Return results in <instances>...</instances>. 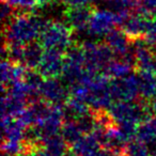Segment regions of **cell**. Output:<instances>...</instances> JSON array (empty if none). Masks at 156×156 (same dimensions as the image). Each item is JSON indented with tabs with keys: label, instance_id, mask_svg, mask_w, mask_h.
<instances>
[{
	"label": "cell",
	"instance_id": "1",
	"mask_svg": "<svg viewBox=\"0 0 156 156\" xmlns=\"http://www.w3.org/2000/svg\"><path fill=\"white\" fill-rule=\"evenodd\" d=\"M46 22L31 12H16L3 24V45L27 46L41 35Z\"/></svg>",
	"mask_w": 156,
	"mask_h": 156
},
{
	"label": "cell",
	"instance_id": "2",
	"mask_svg": "<svg viewBox=\"0 0 156 156\" xmlns=\"http://www.w3.org/2000/svg\"><path fill=\"white\" fill-rule=\"evenodd\" d=\"M39 43L45 49H55L59 51H67L73 44V30L67 24L57 20L46 22Z\"/></svg>",
	"mask_w": 156,
	"mask_h": 156
},
{
	"label": "cell",
	"instance_id": "3",
	"mask_svg": "<svg viewBox=\"0 0 156 156\" xmlns=\"http://www.w3.org/2000/svg\"><path fill=\"white\" fill-rule=\"evenodd\" d=\"M149 102L144 100L141 102H117L112 104L108 109V113L111 120L117 125L122 124H133L140 125L147 119L150 113Z\"/></svg>",
	"mask_w": 156,
	"mask_h": 156
},
{
	"label": "cell",
	"instance_id": "4",
	"mask_svg": "<svg viewBox=\"0 0 156 156\" xmlns=\"http://www.w3.org/2000/svg\"><path fill=\"white\" fill-rule=\"evenodd\" d=\"M88 87V105L92 112L107 111L111 106V81L106 74H96L83 83Z\"/></svg>",
	"mask_w": 156,
	"mask_h": 156
},
{
	"label": "cell",
	"instance_id": "5",
	"mask_svg": "<svg viewBox=\"0 0 156 156\" xmlns=\"http://www.w3.org/2000/svg\"><path fill=\"white\" fill-rule=\"evenodd\" d=\"M62 76L71 87L86 83L94 76L93 74L89 73L86 67L85 55L80 45H73L66 51Z\"/></svg>",
	"mask_w": 156,
	"mask_h": 156
},
{
	"label": "cell",
	"instance_id": "6",
	"mask_svg": "<svg viewBox=\"0 0 156 156\" xmlns=\"http://www.w3.org/2000/svg\"><path fill=\"white\" fill-rule=\"evenodd\" d=\"M88 72L96 75L100 71L105 69L108 63L112 60L113 52L106 43L87 41L81 44Z\"/></svg>",
	"mask_w": 156,
	"mask_h": 156
},
{
	"label": "cell",
	"instance_id": "7",
	"mask_svg": "<svg viewBox=\"0 0 156 156\" xmlns=\"http://www.w3.org/2000/svg\"><path fill=\"white\" fill-rule=\"evenodd\" d=\"M65 57L62 51L45 49L40 61L37 73L44 79H58L63 74Z\"/></svg>",
	"mask_w": 156,
	"mask_h": 156
},
{
	"label": "cell",
	"instance_id": "8",
	"mask_svg": "<svg viewBox=\"0 0 156 156\" xmlns=\"http://www.w3.org/2000/svg\"><path fill=\"white\" fill-rule=\"evenodd\" d=\"M113 98L119 102H134L140 94V83L138 75L129 74L125 77L111 81Z\"/></svg>",
	"mask_w": 156,
	"mask_h": 156
},
{
	"label": "cell",
	"instance_id": "9",
	"mask_svg": "<svg viewBox=\"0 0 156 156\" xmlns=\"http://www.w3.org/2000/svg\"><path fill=\"white\" fill-rule=\"evenodd\" d=\"M119 25L118 16L109 9H94L90 18L88 32L93 37H106Z\"/></svg>",
	"mask_w": 156,
	"mask_h": 156
},
{
	"label": "cell",
	"instance_id": "10",
	"mask_svg": "<svg viewBox=\"0 0 156 156\" xmlns=\"http://www.w3.org/2000/svg\"><path fill=\"white\" fill-rule=\"evenodd\" d=\"M42 101L49 105H61L69 96V91L58 79H44L39 90Z\"/></svg>",
	"mask_w": 156,
	"mask_h": 156
},
{
	"label": "cell",
	"instance_id": "11",
	"mask_svg": "<svg viewBox=\"0 0 156 156\" xmlns=\"http://www.w3.org/2000/svg\"><path fill=\"white\" fill-rule=\"evenodd\" d=\"M94 11L92 5H78V7H66L64 12L66 24L76 32L88 31L90 18Z\"/></svg>",
	"mask_w": 156,
	"mask_h": 156
},
{
	"label": "cell",
	"instance_id": "12",
	"mask_svg": "<svg viewBox=\"0 0 156 156\" xmlns=\"http://www.w3.org/2000/svg\"><path fill=\"white\" fill-rule=\"evenodd\" d=\"M105 43L112 50V52L119 58H134V52L132 51V40L127 37L123 30L113 29L105 37Z\"/></svg>",
	"mask_w": 156,
	"mask_h": 156
},
{
	"label": "cell",
	"instance_id": "13",
	"mask_svg": "<svg viewBox=\"0 0 156 156\" xmlns=\"http://www.w3.org/2000/svg\"><path fill=\"white\" fill-rule=\"evenodd\" d=\"M133 52L135 58V66L138 71H149L155 72V61L156 57L150 48L149 45L144 43L142 40L133 42Z\"/></svg>",
	"mask_w": 156,
	"mask_h": 156
},
{
	"label": "cell",
	"instance_id": "14",
	"mask_svg": "<svg viewBox=\"0 0 156 156\" xmlns=\"http://www.w3.org/2000/svg\"><path fill=\"white\" fill-rule=\"evenodd\" d=\"M147 17L145 14L141 13L140 11L133 12L128 15V17L122 24V30L127 34V37L132 40V42L142 40L145 32Z\"/></svg>",
	"mask_w": 156,
	"mask_h": 156
},
{
	"label": "cell",
	"instance_id": "15",
	"mask_svg": "<svg viewBox=\"0 0 156 156\" xmlns=\"http://www.w3.org/2000/svg\"><path fill=\"white\" fill-rule=\"evenodd\" d=\"M28 69L22 64L13 63L10 60H3L1 63V83L2 89H8L12 85L22 81L26 77Z\"/></svg>",
	"mask_w": 156,
	"mask_h": 156
},
{
	"label": "cell",
	"instance_id": "16",
	"mask_svg": "<svg viewBox=\"0 0 156 156\" xmlns=\"http://www.w3.org/2000/svg\"><path fill=\"white\" fill-rule=\"evenodd\" d=\"M39 156H64L69 143L60 135L46 137L37 141Z\"/></svg>",
	"mask_w": 156,
	"mask_h": 156
},
{
	"label": "cell",
	"instance_id": "17",
	"mask_svg": "<svg viewBox=\"0 0 156 156\" xmlns=\"http://www.w3.org/2000/svg\"><path fill=\"white\" fill-rule=\"evenodd\" d=\"M100 140L94 134H88L83 136L78 141H76L73 147V153L75 156H98L101 151Z\"/></svg>",
	"mask_w": 156,
	"mask_h": 156
},
{
	"label": "cell",
	"instance_id": "18",
	"mask_svg": "<svg viewBox=\"0 0 156 156\" xmlns=\"http://www.w3.org/2000/svg\"><path fill=\"white\" fill-rule=\"evenodd\" d=\"M135 66V59L133 58H119L118 60H111L105 69V74L109 78L118 79L132 74Z\"/></svg>",
	"mask_w": 156,
	"mask_h": 156
},
{
	"label": "cell",
	"instance_id": "19",
	"mask_svg": "<svg viewBox=\"0 0 156 156\" xmlns=\"http://www.w3.org/2000/svg\"><path fill=\"white\" fill-rule=\"evenodd\" d=\"M140 83V95L142 100L149 102L156 94V73L140 71L138 74Z\"/></svg>",
	"mask_w": 156,
	"mask_h": 156
},
{
	"label": "cell",
	"instance_id": "20",
	"mask_svg": "<svg viewBox=\"0 0 156 156\" xmlns=\"http://www.w3.org/2000/svg\"><path fill=\"white\" fill-rule=\"evenodd\" d=\"M44 50L40 43H32L24 47L22 65L28 69H37Z\"/></svg>",
	"mask_w": 156,
	"mask_h": 156
},
{
	"label": "cell",
	"instance_id": "21",
	"mask_svg": "<svg viewBox=\"0 0 156 156\" xmlns=\"http://www.w3.org/2000/svg\"><path fill=\"white\" fill-rule=\"evenodd\" d=\"M138 140L145 144H156V117H150L138 126Z\"/></svg>",
	"mask_w": 156,
	"mask_h": 156
},
{
	"label": "cell",
	"instance_id": "22",
	"mask_svg": "<svg viewBox=\"0 0 156 156\" xmlns=\"http://www.w3.org/2000/svg\"><path fill=\"white\" fill-rule=\"evenodd\" d=\"M61 136L64 140L69 144H74L83 136H85L83 132L81 130L79 124L76 120H65L62 128H61Z\"/></svg>",
	"mask_w": 156,
	"mask_h": 156
},
{
	"label": "cell",
	"instance_id": "23",
	"mask_svg": "<svg viewBox=\"0 0 156 156\" xmlns=\"http://www.w3.org/2000/svg\"><path fill=\"white\" fill-rule=\"evenodd\" d=\"M9 3L15 10L20 12H31L37 9H42L52 0H2Z\"/></svg>",
	"mask_w": 156,
	"mask_h": 156
},
{
	"label": "cell",
	"instance_id": "24",
	"mask_svg": "<svg viewBox=\"0 0 156 156\" xmlns=\"http://www.w3.org/2000/svg\"><path fill=\"white\" fill-rule=\"evenodd\" d=\"M109 10L118 14L133 13L139 8V0H107Z\"/></svg>",
	"mask_w": 156,
	"mask_h": 156
},
{
	"label": "cell",
	"instance_id": "25",
	"mask_svg": "<svg viewBox=\"0 0 156 156\" xmlns=\"http://www.w3.org/2000/svg\"><path fill=\"white\" fill-rule=\"evenodd\" d=\"M123 156H150L147 144L140 140H132L122 149Z\"/></svg>",
	"mask_w": 156,
	"mask_h": 156
},
{
	"label": "cell",
	"instance_id": "26",
	"mask_svg": "<svg viewBox=\"0 0 156 156\" xmlns=\"http://www.w3.org/2000/svg\"><path fill=\"white\" fill-rule=\"evenodd\" d=\"M142 41L150 47L156 46V16L147 17V27H145V32Z\"/></svg>",
	"mask_w": 156,
	"mask_h": 156
},
{
	"label": "cell",
	"instance_id": "27",
	"mask_svg": "<svg viewBox=\"0 0 156 156\" xmlns=\"http://www.w3.org/2000/svg\"><path fill=\"white\" fill-rule=\"evenodd\" d=\"M139 11L147 16H156V0H139Z\"/></svg>",
	"mask_w": 156,
	"mask_h": 156
},
{
	"label": "cell",
	"instance_id": "28",
	"mask_svg": "<svg viewBox=\"0 0 156 156\" xmlns=\"http://www.w3.org/2000/svg\"><path fill=\"white\" fill-rule=\"evenodd\" d=\"M100 0H64L66 7H78V5H91Z\"/></svg>",
	"mask_w": 156,
	"mask_h": 156
},
{
	"label": "cell",
	"instance_id": "29",
	"mask_svg": "<svg viewBox=\"0 0 156 156\" xmlns=\"http://www.w3.org/2000/svg\"><path fill=\"white\" fill-rule=\"evenodd\" d=\"M98 156H117L115 155V151L111 149H101V151L98 152Z\"/></svg>",
	"mask_w": 156,
	"mask_h": 156
},
{
	"label": "cell",
	"instance_id": "30",
	"mask_svg": "<svg viewBox=\"0 0 156 156\" xmlns=\"http://www.w3.org/2000/svg\"><path fill=\"white\" fill-rule=\"evenodd\" d=\"M149 105H150L151 111H153V112L156 115V94L149 101Z\"/></svg>",
	"mask_w": 156,
	"mask_h": 156
},
{
	"label": "cell",
	"instance_id": "31",
	"mask_svg": "<svg viewBox=\"0 0 156 156\" xmlns=\"http://www.w3.org/2000/svg\"><path fill=\"white\" fill-rule=\"evenodd\" d=\"M20 156H32V155H30L29 153H27V154H22V155H20Z\"/></svg>",
	"mask_w": 156,
	"mask_h": 156
},
{
	"label": "cell",
	"instance_id": "32",
	"mask_svg": "<svg viewBox=\"0 0 156 156\" xmlns=\"http://www.w3.org/2000/svg\"><path fill=\"white\" fill-rule=\"evenodd\" d=\"M154 71H155V73H156V61H155V69H154Z\"/></svg>",
	"mask_w": 156,
	"mask_h": 156
},
{
	"label": "cell",
	"instance_id": "33",
	"mask_svg": "<svg viewBox=\"0 0 156 156\" xmlns=\"http://www.w3.org/2000/svg\"><path fill=\"white\" fill-rule=\"evenodd\" d=\"M152 156H156V152H155V153H154V154H153V155H152Z\"/></svg>",
	"mask_w": 156,
	"mask_h": 156
}]
</instances>
